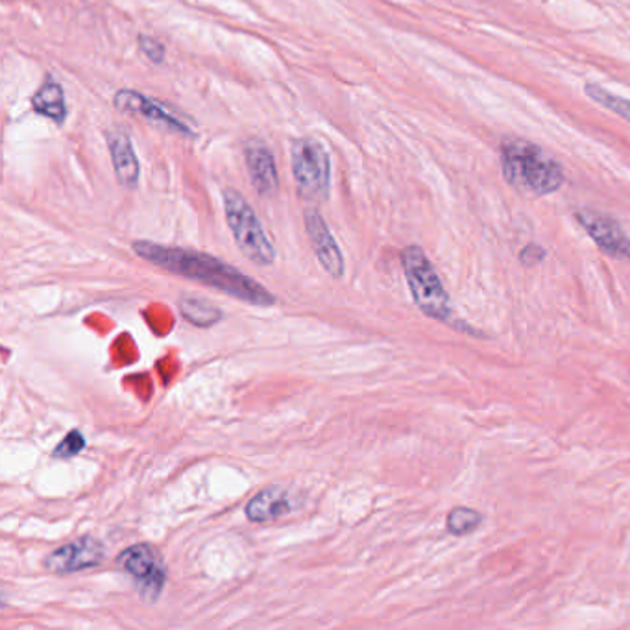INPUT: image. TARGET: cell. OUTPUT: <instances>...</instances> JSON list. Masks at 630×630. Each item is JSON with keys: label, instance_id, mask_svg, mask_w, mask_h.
Wrapping results in <instances>:
<instances>
[{"label": "cell", "instance_id": "5", "mask_svg": "<svg viewBox=\"0 0 630 630\" xmlns=\"http://www.w3.org/2000/svg\"><path fill=\"white\" fill-rule=\"evenodd\" d=\"M290 165L301 200L322 204L330 198V154L320 141L300 137L290 145Z\"/></svg>", "mask_w": 630, "mask_h": 630}, {"label": "cell", "instance_id": "13", "mask_svg": "<svg viewBox=\"0 0 630 630\" xmlns=\"http://www.w3.org/2000/svg\"><path fill=\"white\" fill-rule=\"evenodd\" d=\"M106 141L112 154L115 178L124 189H135L140 184L141 167L130 135L121 128L107 130Z\"/></svg>", "mask_w": 630, "mask_h": 630}, {"label": "cell", "instance_id": "16", "mask_svg": "<svg viewBox=\"0 0 630 630\" xmlns=\"http://www.w3.org/2000/svg\"><path fill=\"white\" fill-rule=\"evenodd\" d=\"M585 93L590 101L596 102V104L605 107L608 112L616 113V115L624 118L630 124V101H627L623 96L612 95L610 91L597 84H586Z\"/></svg>", "mask_w": 630, "mask_h": 630}, {"label": "cell", "instance_id": "7", "mask_svg": "<svg viewBox=\"0 0 630 630\" xmlns=\"http://www.w3.org/2000/svg\"><path fill=\"white\" fill-rule=\"evenodd\" d=\"M113 106L117 107L118 112L146 118V123L154 124L157 128L167 130V132H174V134L187 135V137L193 135V128H190L189 124H185L182 118L173 115L159 102L141 95L140 91H117L115 96H113Z\"/></svg>", "mask_w": 630, "mask_h": 630}, {"label": "cell", "instance_id": "2", "mask_svg": "<svg viewBox=\"0 0 630 630\" xmlns=\"http://www.w3.org/2000/svg\"><path fill=\"white\" fill-rule=\"evenodd\" d=\"M503 176L508 184L535 196H547L566 184V174L540 146L519 137L502 141Z\"/></svg>", "mask_w": 630, "mask_h": 630}, {"label": "cell", "instance_id": "12", "mask_svg": "<svg viewBox=\"0 0 630 630\" xmlns=\"http://www.w3.org/2000/svg\"><path fill=\"white\" fill-rule=\"evenodd\" d=\"M246 168L257 195L273 198L279 190V174L272 152L261 141H250L245 146Z\"/></svg>", "mask_w": 630, "mask_h": 630}, {"label": "cell", "instance_id": "17", "mask_svg": "<svg viewBox=\"0 0 630 630\" xmlns=\"http://www.w3.org/2000/svg\"><path fill=\"white\" fill-rule=\"evenodd\" d=\"M481 524H483V514L469 507L452 508V513L447 514L446 518L447 533H452L453 536L469 535Z\"/></svg>", "mask_w": 630, "mask_h": 630}, {"label": "cell", "instance_id": "9", "mask_svg": "<svg viewBox=\"0 0 630 630\" xmlns=\"http://www.w3.org/2000/svg\"><path fill=\"white\" fill-rule=\"evenodd\" d=\"M575 217L586 229V234L590 235L591 240L599 246V250L605 251L607 256L630 262V239L618 220L590 209H582Z\"/></svg>", "mask_w": 630, "mask_h": 630}, {"label": "cell", "instance_id": "11", "mask_svg": "<svg viewBox=\"0 0 630 630\" xmlns=\"http://www.w3.org/2000/svg\"><path fill=\"white\" fill-rule=\"evenodd\" d=\"M298 507L300 505L296 502L295 492L285 486L272 485L251 497L250 502L246 503L245 513L251 524H270L296 513Z\"/></svg>", "mask_w": 630, "mask_h": 630}, {"label": "cell", "instance_id": "20", "mask_svg": "<svg viewBox=\"0 0 630 630\" xmlns=\"http://www.w3.org/2000/svg\"><path fill=\"white\" fill-rule=\"evenodd\" d=\"M544 257H546V250L540 245L530 242L519 254V261L524 262L525 267H536L538 262L544 261Z\"/></svg>", "mask_w": 630, "mask_h": 630}, {"label": "cell", "instance_id": "15", "mask_svg": "<svg viewBox=\"0 0 630 630\" xmlns=\"http://www.w3.org/2000/svg\"><path fill=\"white\" fill-rule=\"evenodd\" d=\"M178 306L182 317L196 328H211L218 324L224 317V312L215 303L204 298H196V296L182 298Z\"/></svg>", "mask_w": 630, "mask_h": 630}, {"label": "cell", "instance_id": "8", "mask_svg": "<svg viewBox=\"0 0 630 630\" xmlns=\"http://www.w3.org/2000/svg\"><path fill=\"white\" fill-rule=\"evenodd\" d=\"M106 558V547L93 536H84L68 546L52 551L45 560V568L52 574H79L84 569L101 566Z\"/></svg>", "mask_w": 630, "mask_h": 630}, {"label": "cell", "instance_id": "6", "mask_svg": "<svg viewBox=\"0 0 630 630\" xmlns=\"http://www.w3.org/2000/svg\"><path fill=\"white\" fill-rule=\"evenodd\" d=\"M117 564L123 571L137 580V588L145 599L154 602L157 597L162 596L165 582H167V569L154 547L148 544L128 547L118 555Z\"/></svg>", "mask_w": 630, "mask_h": 630}, {"label": "cell", "instance_id": "4", "mask_svg": "<svg viewBox=\"0 0 630 630\" xmlns=\"http://www.w3.org/2000/svg\"><path fill=\"white\" fill-rule=\"evenodd\" d=\"M224 215L242 256L257 267H270L276 261V248L262 229L261 220L239 190L224 189Z\"/></svg>", "mask_w": 630, "mask_h": 630}, {"label": "cell", "instance_id": "18", "mask_svg": "<svg viewBox=\"0 0 630 630\" xmlns=\"http://www.w3.org/2000/svg\"><path fill=\"white\" fill-rule=\"evenodd\" d=\"M87 442H85V436L80 433L79 430L71 431L65 438H63L54 452H52V457L54 458H71L74 455H79L80 452H84Z\"/></svg>", "mask_w": 630, "mask_h": 630}, {"label": "cell", "instance_id": "14", "mask_svg": "<svg viewBox=\"0 0 630 630\" xmlns=\"http://www.w3.org/2000/svg\"><path fill=\"white\" fill-rule=\"evenodd\" d=\"M32 107L35 113L45 115L56 124H63L68 117V104H65V93L62 85L58 84L52 76H47L40 90L32 96Z\"/></svg>", "mask_w": 630, "mask_h": 630}, {"label": "cell", "instance_id": "3", "mask_svg": "<svg viewBox=\"0 0 630 630\" xmlns=\"http://www.w3.org/2000/svg\"><path fill=\"white\" fill-rule=\"evenodd\" d=\"M402 267L414 303L419 306L420 311L424 312L425 317L450 326L461 333L483 337L479 335V331L469 328L468 324H464L463 320L455 317L452 301H450V296L442 285V279L438 278L433 262L430 261L427 254L422 250V246L411 245L403 248Z\"/></svg>", "mask_w": 630, "mask_h": 630}, {"label": "cell", "instance_id": "1", "mask_svg": "<svg viewBox=\"0 0 630 630\" xmlns=\"http://www.w3.org/2000/svg\"><path fill=\"white\" fill-rule=\"evenodd\" d=\"M132 248L141 259L167 272L178 273L182 278L207 285L218 292L231 296L235 300L257 307H270L276 303V296L270 290L257 283L256 279L248 278L239 268L220 261L218 257L179 246L176 248V246L157 245L151 240H135Z\"/></svg>", "mask_w": 630, "mask_h": 630}, {"label": "cell", "instance_id": "10", "mask_svg": "<svg viewBox=\"0 0 630 630\" xmlns=\"http://www.w3.org/2000/svg\"><path fill=\"white\" fill-rule=\"evenodd\" d=\"M306 231L311 240L312 250L319 257L320 267L330 273L333 279H341L344 276V256L341 248L337 245L335 237L331 234L330 226L326 224L324 217L320 215L317 207H307L303 213Z\"/></svg>", "mask_w": 630, "mask_h": 630}, {"label": "cell", "instance_id": "19", "mask_svg": "<svg viewBox=\"0 0 630 630\" xmlns=\"http://www.w3.org/2000/svg\"><path fill=\"white\" fill-rule=\"evenodd\" d=\"M140 49L152 63L162 65V63L165 62V45L154 40L152 35H140Z\"/></svg>", "mask_w": 630, "mask_h": 630}]
</instances>
